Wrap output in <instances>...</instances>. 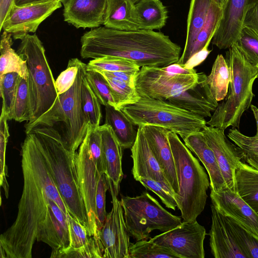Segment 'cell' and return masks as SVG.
Here are the masks:
<instances>
[{"instance_id":"1","label":"cell","mask_w":258,"mask_h":258,"mask_svg":"<svg viewBox=\"0 0 258 258\" xmlns=\"http://www.w3.org/2000/svg\"><path fill=\"white\" fill-rule=\"evenodd\" d=\"M24 179L22 196L13 224L0 236L1 258H31L38 226L50 200L69 213L46 167L35 133L26 134L21 145Z\"/></svg>"},{"instance_id":"2","label":"cell","mask_w":258,"mask_h":258,"mask_svg":"<svg viewBox=\"0 0 258 258\" xmlns=\"http://www.w3.org/2000/svg\"><path fill=\"white\" fill-rule=\"evenodd\" d=\"M83 58L111 56L134 62L140 67H165L177 63L181 47L167 35L153 30H118L100 26L81 38Z\"/></svg>"},{"instance_id":"3","label":"cell","mask_w":258,"mask_h":258,"mask_svg":"<svg viewBox=\"0 0 258 258\" xmlns=\"http://www.w3.org/2000/svg\"><path fill=\"white\" fill-rule=\"evenodd\" d=\"M31 131L35 134L48 172L68 212L88 231V217L75 164L76 152L66 148L59 134L52 127H38Z\"/></svg>"},{"instance_id":"4","label":"cell","mask_w":258,"mask_h":258,"mask_svg":"<svg viewBox=\"0 0 258 258\" xmlns=\"http://www.w3.org/2000/svg\"><path fill=\"white\" fill-rule=\"evenodd\" d=\"M86 66L81 61L76 80L71 88L58 95L51 108L36 120L25 124L26 134L33 128L52 127L59 134L66 148L76 152L85 138L89 125L83 111L81 99Z\"/></svg>"},{"instance_id":"5","label":"cell","mask_w":258,"mask_h":258,"mask_svg":"<svg viewBox=\"0 0 258 258\" xmlns=\"http://www.w3.org/2000/svg\"><path fill=\"white\" fill-rule=\"evenodd\" d=\"M167 137L179 186L178 192L174 196L177 208L183 222L195 221L204 210L210 182L203 167L178 135L169 131Z\"/></svg>"},{"instance_id":"6","label":"cell","mask_w":258,"mask_h":258,"mask_svg":"<svg viewBox=\"0 0 258 258\" xmlns=\"http://www.w3.org/2000/svg\"><path fill=\"white\" fill-rule=\"evenodd\" d=\"M225 59L230 74L228 96L207 122L210 126L224 130L230 126L239 128L243 112L251 104L252 86L258 78V69L247 61L234 43L226 51Z\"/></svg>"},{"instance_id":"7","label":"cell","mask_w":258,"mask_h":258,"mask_svg":"<svg viewBox=\"0 0 258 258\" xmlns=\"http://www.w3.org/2000/svg\"><path fill=\"white\" fill-rule=\"evenodd\" d=\"M17 52L26 60L31 117L26 124L33 123L49 110L57 96L51 70L43 43L36 34L19 36Z\"/></svg>"},{"instance_id":"8","label":"cell","mask_w":258,"mask_h":258,"mask_svg":"<svg viewBox=\"0 0 258 258\" xmlns=\"http://www.w3.org/2000/svg\"><path fill=\"white\" fill-rule=\"evenodd\" d=\"M135 125L165 128L184 139L206 126L204 117L179 108L167 100L141 96L135 103L121 109Z\"/></svg>"},{"instance_id":"9","label":"cell","mask_w":258,"mask_h":258,"mask_svg":"<svg viewBox=\"0 0 258 258\" xmlns=\"http://www.w3.org/2000/svg\"><path fill=\"white\" fill-rule=\"evenodd\" d=\"M120 202L130 235L136 241L151 238L153 230L166 232L182 223L180 217L165 210L146 191L135 197L121 196Z\"/></svg>"},{"instance_id":"10","label":"cell","mask_w":258,"mask_h":258,"mask_svg":"<svg viewBox=\"0 0 258 258\" xmlns=\"http://www.w3.org/2000/svg\"><path fill=\"white\" fill-rule=\"evenodd\" d=\"M204 73L177 74L164 67H142L135 78V87L140 96L166 100L197 85Z\"/></svg>"},{"instance_id":"11","label":"cell","mask_w":258,"mask_h":258,"mask_svg":"<svg viewBox=\"0 0 258 258\" xmlns=\"http://www.w3.org/2000/svg\"><path fill=\"white\" fill-rule=\"evenodd\" d=\"M112 208L107 214L99 231L98 240L103 258H128L130 233L127 228L120 201L117 199L111 181L108 178Z\"/></svg>"},{"instance_id":"12","label":"cell","mask_w":258,"mask_h":258,"mask_svg":"<svg viewBox=\"0 0 258 258\" xmlns=\"http://www.w3.org/2000/svg\"><path fill=\"white\" fill-rule=\"evenodd\" d=\"M205 227L196 220L182 222L176 228L154 236L151 239L170 249L180 258H204Z\"/></svg>"},{"instance_id":"13","label":"cell","mask_w":258,"mask_h":258,"mask_svg":"<svg viewBox=\"0 0 258 258\" xmlns=\"http://www.w3.org/2000/svg\"><path fill=\"white\" fill-rule=\"evenodd\" d=\"M75 164L78 182L88 221V234L98 239L96 224L95 196L99 174L89 150L85 136L76 152Z\"/></svg>"},{"instance_id":"14","label":"cell","mask_w":258,"mask_h":258,"mask_svg":"<svg viewBox=\"0 0 258 258\" xmlns=\"http://www.w3.org/2000/svg\"><path fill=\"white\" fill-rule=\"evenodd\" d=\"M59 1L18 6L14 5L5 20L1 30L11 33L15 39L35 33L40 24L55 10L62 7Z\"/></svg>"},{"instance_id":"15","label":"cell","mask_w":258,"mask_h":258,"mask_svg":"<svg viewBox=\"0 0 258 258\" xmlns=\"http://www.w3.org/2000/svg\"><path fill=\"white\" fill-rule=\"evenodd\" d=\"M201 131L215 154L226 186L236 192L235 172L243 159L242 151L230 142L224 130L206 125Z\"/></svg>"},{"instance_id":"16","label":"cell","mask_w":258,"mask_h":258,"mask_svg":"<svg viewBox=\"0 0 258 258\" xmlns=\"http://www.w3.org/2000/svg\"><path fill=\"white\" fill-rule=\"evenodd\" d=\"M258 0H228L222 9L219 26L212 39V43L220 49L229 48L240 34L247 11Z\"/></svg>"},{"instance_id":"17","label":"cell","mask_w":258,"mask_h":258,"mask_svg":"<svg viewBox=\"0 0 258 258\" xmlns=\"http://www.w3.org/2000/svg\"><path fill=\"white\" fill-rule=\"evenodd\" d=\"M210 197L220 213L234 219L258 238V214L236 192L226 187L218 192L211 190Z\"/></svg>"},{"instance_id":"18","label":"cell","mask_w":258,"mask_h":258,"mask_svg":"<svg viewBox=\"0 0 258 258\" xmlns=\"http://www.w3.org/2000/svg\"><path fill=\"white\" fill-rule=\"evenodd\" d=\"M36 240L46 243L52 250H66L70 247L67 215L52 200L44 219L38 224Z\"/></svg>"},{"instance_id":"19","label":"cell","mask_w":258,"mask_h":258,"mask_svg":"<svg viewBox=\"0 0 258 258\" xmlns=\"http://www.w3.org/2000/svg\"><path fill=\"white\" fill-rule=\"evenodd\" d=\"M142 126L144 135L155 158L175 195L177 194L179 186L176 169L167 137L169 131L165 128L154 125H147Z\"/></svg>"},{"instance_id":"20","label":"cell","mask_w":258,"mask_h":258,"mask_svg":"<svg viewBox=\"0 0 258 258\" xmlns=\"http://www.w3.org/2000/svg\"><path fill=\"white\" fill-rule=\"evenodd\" d=\"M131 149L134 179L137 181L140 178L152 179L165 184L173 191L150 147L142 126H138L136 140Z\"/></svg>"},{"instance_id":"21","label":"cell","mask_w":258,"mask_h":258,"mask_svg":"<svg viewBox=\"0 0 258 258\" xmlns=\"http://www.w3.org/2000/svg\"><path fill=\"white\" fill-rule=\"evenodd\" d=\"M107 0H70L64 7V21L77 28L103 25Z\"/></svg>"},{"instance_id":"22","label":"cell","mask_w":258,"mask_h":258,"mask_svg":"<svg viewBox=\"0 0 258 258\" xmlns=\"http://www.w3.org/2000/svg\"><path fill=\"white\" fill-rule=\"evenodd\" d=\"M206 78L205 74L197 85L166 100L179 108L204 118L211 117V112H214L219 103L206 82Z\"/></svg>"},{"instance_id":"23","label":"cell","mask_w":258,"mask_h":258,"mask_svg":"<svg viewBox=\"0 0 258 258\" xmlns=\"http://www.w3.org/2000/svg\"><path fill=\"white\" fill-rule=\"evenodd\" d=\"M212 211L211 227L208 235L212 254L215 258H247L242 252L223 215L213 205Z\"/></svg>"},{"instance_id":"24","label":"cell","mask_w":258,"mask_h":258,"mask_svg":"<svg viewBox=\"0 0 258 258\" xmlns=\"http://www.w3.org/2000/svg\"><path fill=\"white\" fill-rule=\"evenodd\" d=\"M183 140L185 145L205 166L209 175L211 190L218 192L227 187L215 154L202 131L192 133Z\"/></svg>"},{"instance_id":"25","label":"cell","mask_w":258,"mask_h":258,"mask_svg":"<svg viewBox=\"0 0 258 258\" xmlns=\"http://www.w3.org/2000/svg\"><path fill=\"white\" fill-rule=\"evenodd\" d=\"M99 127L106 168L105 173L118 195L123 176L121 162L123 149L110 125L104 123Z\"/></svg>"},{"instance_id":"26","label":"cell","mask_w":258,"mask_h":258,"mask_svg":"<svg viewBox=\"0 0 258 258\" xmlns=\"http://www.w3.org/2000/svg\"><path fill=\"white\" fill-rule=\"evenodd\" d=\"M103 25L118 30L140 29L135 4L131 0H107Z\"/></svg>"},{"instance_id":"27","label":"cell","mask_w":258,"mask_h":258,"mask_svg":"<svg viewBox=\"0 0 258 258\" xmlns=\"http://www.w3.org/2000/svg\"><path fill=\"white\" fill-rule=\"evenodd\" d=\"M212 0H191L187 20L184 48L177 63L183 66L190 59V52L201 29L204 27Z\"/></svg>"},{"instance_id":"28","label":"cell","mask_w":258,"mask_h":258,"mask_svg":"<svg viewBox=\"0 0 258 258\" xmlns=\"http://www.w3.org/2000/svg\"><path fill=\"white\" fill-rule=\"evenodd\" d=\"M236 192L258 214V170L242 161L235 172Z\"/></svg>"},{"instance_id":"29","label":"cell","mask_w":258,"mask_h":258,"mask_svg":"<svg viewBox=\"0 0 258 258\" xmlns=\"http://www.w3.org/2000/svg\"><path fill=\"white\" fill-rule=\"evenodd\" d=\"M105 107L104 123L111 126L123 150L131 148L137 136L135 125L121 110L110 105Z\"/></svg>"},{"instance_id":"30","label":"cell","mask_w":258,"mask_h":258,"mask_svg":"<svg viewBox=\"0 0 258 258\" xmlns=\"http://www.w3.org/2000/svg\"><path fill=\"white\" fill-rule=\"evenodd\" d=\"M135 7L140 29L153 30L165 26L167 10L160 0H141Z\"/></svg>"},{"instance_id":"31","label":"cell","mask_w":258,"mask_h":258,"mask_svg":"<svg viewBox=\"0 0 258 258\" xmlns=\"http://www.w3.org/2000/svg\"><path fill=\"white\" fill-rule=\"evenodd\" d=\"M12 34L4 31L0 43V76L16 72L21 77L27 80L28 70L26 61L12 47Z\"/></svg>"},{"instance_id":"32","label":"cell","mask_w":258,"mask_h":258,"mask_svg":"<svg viewBox=\"0 0 258 258\" xmlns=\"http://www.w3.org/2000/svg\"><path fill=\"white\" fill-rule=\"evenodd\" d=\"M206 82L217 101L225 99L228 92L230 74L226 59L222 54L217 55Z\"/></svg>"},{"instance_id":"33","label":"cell","mask_w":258,"mask_h":258,"mask_svg":"<svg viewBox=\"0 0 258 258\" xmlns=\"http://www.w3.org/2000/svg\"><path fill=\"white\" fill-rule=\"evenodd\" d=\"M100 73L105 77L109 85L116 109L121 110L124 106L139 101L141 96L134 86L110 72Z\"/></svg>"},{"instance_id":"34","label":"cell","mask_w":258,"mask_h":258,"mask_svg":"<svg viewBox=\"0 0 258 258\" xmlns=\"http://www.w3.org/2000/svg\"><path fill=\"white\" fill-rule=\"evenodd\" d=\"M222 15V9L212 0L206 23L193 45L190 58L205 47H208L219 26Z\"/></svg>"},{"instance_id":"35","label":"cell","mask_w":258,"mask_h":258,"mask_svg":"<svg viewBox=\"0 0 258 258\" xmlns=\"http://www.w3.org/2000/svg\"><path fill=\"white\" fill-rule=\"evenodd\" d=\"M223 217L246 257L258 258V238L234 219L224 215Z\"/></svg>"},{"instance_id":"36","label":"cell","mask_w":258,"mask_h":258,"mask_svg":"<svg viewBox=\"0 0 258 258\" xmlns=\"http://www.w3.org/2000/svg\"><path fill=\"white\" fill-rule=\"evenodd\" d=\"M180 258L170 249L153 241L143 239L131 243L128 249V258Z\"/></svg>"},{"instance_id":"37","label":"cell","mask_w":258,"mask_h":258,"mask_svg":"<svg viewBox=\"0 0 258 258\" xmlns=\"http://www.w3.org/2000/svg\"><path fill=\"white\" fill-rule=\"evenodd\" d=\"M140 67L134 62L121 57L105 56L91 60L86 66L87 70L97 72H133L138 73Z\"/></svg>"},{"instance_id":"38","label":"cell","mask_w":258,"mask_h":258,"mask_svg":"<svg viewBox=\"0 0 258 258\" xmlns=\"http://www.w3.org/2000/svg\"><path fill=\"white\" fill-rule=\"evenodd\" d=\"M81 99L82 109L87 122L94 127L100 126L102 118L101 104L88 84L85 76L83 80Z\"/></svg>"},{"instance_id":"39","label":"cell","mask_w":258,"mask_h":258,"mask_svg":"<svg viewBox=\"0 0 258 258\" xmlns=\"http://www.w3.org/2000/svg\"><path fill=\"white\" fill-rule=\"evenodd\" d=\"M20 76L16 72L9 73L0 76V95L2 98V108L8 120L12 119V113Z\"/></svg>"},{"instance_id":"40","label":"cell","mask_w":258,"mask_h":258,"mask_svg":"<svg viewBox=\"0 0 258 258\" xmlns=\"http://www.w3.org/2000/svg\"><path fill=\"white\" fill-rule=\"evenodd\" d=\"M234 44L247 61L258 69V35L243 27Z\"/></svg>"},{"instance_id":"41","label":"cell","mask_w":258,"mask_h":258,"mask_svg":"<svg viewBox=\"0 0 258 258\" xmlns=\"http://www.w3.org/2000/svg\"><path fill=\"white\" fill-rule=\"evenodd\" d=\"M86 79L101 104L115 108L109 85L103 75L94 70H87Z\"/></svg>"},{"instance_id":"42","label":"cell","mask_w":258,"mask_h":258,"mask_svg":"<svg viewBox=\"0 0 258 258\" xmlns=\"http://www.w3.org/2000/svg\"><path fill=\"white\" fill-rule=\"evenodd\" d=\"M31 113L28 90L26 80L20 77L14 105L12 113V119L18 122L26 121L29 122L31 119Z\"/></svg>"},{"instance_id":"43","label":"cell","mask_w":258,"mask_h":258,"mask_svg":"<svg viewBox=\"0 0 258 258\" xmlns=\"http://www.w3.org/2000/svg\"><path fill=\"white\" fill-rule=\"evenodd\" d=\"M86 137L89 150L99 174L106 173V168L99 126L94 127L89 124Z\"/></svg>"},{"instance_id":"44","label":"cell","mask_w":258,"mask_h":258,"mask_svg":"<svg viewBox=\"0 0 258 258\" xmlns=\"http://www.w3.org/2000/svg\"><path fill=\"white\" fill-rule=\"evenodd\" d=\"M50 257L55 258H103L99 241L91 236L89 242L78 248L66 250H52Z\"/></svg>"},{"instance_id":"45","label":"cell","mask_w":258,"mask_h":258,"mask_svg":"<svg viewBox=\"0 0 258 258\" xmlns=\"http://www.w3.org/2000/svg\"><path fill=\"white\" fill-rule=\"evenodd\" d=\"M109 189L105 173L99 174L95 196L96 224L98 231L103 227L107 216L105 210L106 192Z\"/></svg>"},{"instance_id":"46","label":"cell","mask_w":258,"mask_h":258,"mask_svg":"<svg viewBox=\"0 0 258 258\" xmlns=\"http://www.w3.org/2000/svg\"><path fill=\"white\" fill-rule=\"evenodd\" d=\"M139 181L146 189L156 194L165 206L175 210L177 204L173 192L165 184L150 178H140Z\"/></svg>"},{"instance_id":"47","label":"cell","mask_w":258,"mask_h":258,"mask_svg":"<svg viewBox=\"0 0 258 258\" xmlns=\"http://www.w3.org/2000/svg\"><path fill=\"white\" fill-rule=\"evenodd\" d=\"M81 61L77 58L69 60L67 69L59 74L55 82L58 95L66 92L73 86L76 80Z\"/></svg>"},{"instance_id":"48","label":"cell","mask_w":258,"mask_h":258,"mask_svg":"<svg viewBox=\"0 0 258 258\" xmlns=\"http://www.w3.org/2000/svg\"><path fill=\"white\" fill-rule=\"evenodd\" d=\"M67 216L71 241L70 248H78L86 245L91 237L86 228L69 213Z\"/></svg>"},{"instance_id":"49","label":"cell","mask_w":258,"mask_h":258,"mask_svg":"<svg viewBox=\"0 0 258 258\" xmlns=\"http://www.w3.org/2000/svg\"><path fill=\"white\" fill-rule=\"evenodd\" d=\"M227 137L244 154L258 153V135L253 137L247 136L233 127L229 130Z\"/></svg>"},{"instance_id":"50","label":"cell","mask_w":258,"mask_h":258,"mask_svg":"<svg viewBox=\"0 0 258 258\" xmlns=\"http://www.w3.org/2000/svg\"><path fill=\"white\" fill-rule=\"evenodd\" d=\"M243 27L251 29L258 35V2L247 11Z\"/></svg>"},{"instance_id":"51","label":"cell","mask_w":258,"mask_h":258,"mask_svg":"<svg viewBox=\"0 0 258 258\" xmlns=\"http://www.w3.org/2000/svg\"><path fill=\"white\" fill-rule=\"evenodd\" d=\"M211 50L208 47H205L202 50L192 56L183 66L185 68L191 69L201 63L210 53Z\"/></svg>"},{"instance_id":"52","label":"cell","mask_w":258,"mask_h":258,"mask_svg":"<svg viewBox=\"0 0 258 258\" xmlns=\"http://www.w3.org/2000/svg\"><path fill=\"white\" fill-rule=\"evenodd\" d=\"M14 5L15 0H0V28Z\"/></svg>"},{"instance_id":"53","label":"cell","mask_w":258,"mask_h":258,"mask_svg":"<svg viewBox=\"0 0 258 258\" xmlns=\"http://www.w3.org/2000/svg\"><path fill=\"white\" fill-rule=\"evenodd\" d=\"M110 73L135 87V78L138 73L133 72H116Z\"/></svg>"},{"instance_id":"54","label":"cell","mask_w":258,"mask_h":258,"mask_svg":"<svg viewBox=\"0 0 258 258\" xmlns=\"http://www.w3.org/2000/svg\"><path fill=\"white\" fill-rule=\"evenodd\" d=\"M55 0H15V5L18 6L27 5L32 4H36L44 3ZM61 2L64 7H65L70 0H57Z\"/></svg>"},{"instance_id":"55","label":"cell","mask_w":258,"mask_h":258,"mask_svg":"<svg viewBox=\"0 0 258 258\" xmlns=\"http://www.w3.org/2000/svg\"><path fill=\"white\" fill-rule=\"evenodd\" d=\"M243 159L248 164L258 170V155L253 153L244 154Z\"/></svg>"},{"instance_id":"56","label":"cell","mask_w":258,"mask_h":258,"mask_svg":"<svg viewBox=\"0 0 258 258\" xmlns=\"http://www.w3.org/2000/svg\"><path fill=\"white\" fill-rule=\"evenodd\" d=\"M251 110H252L256 123V134L258 135V108L254 105L251 104L250 106Z\"/></svg>"},{"instance_id":"57","label":"cell","mask_w":258,"mask_h":258,"mask_svg":"<svg viewBox=\"0 0 258 258\" xmlns=\"http://www.w3.org/2000/svg\"><path fill=\"white\" fill-rule=\"evenodd\" d=\"M220 8L223 9L226 6L228 0H213Z\"/></svg>"},{"instance_id":"58","label":"cell","mask_w":258,"mask_h":258,"mask_svg":"<svg viewBox=\"0 0 258 258\" xmlns=\"http://www.w3.org/2000/svg\"><path fill=\"white\" fill-rule=\"evenodd\" d=\"M135 4H137V3H138L139 1H140L141 0H131Z\"/></svg>"},{"instance_id":"59","label":"cell","mask_w":258,"mask_h":258,"mask_svg":"<svg viewBox=\"0 0 258 258\" xmlns=\"http://www.w3.org/2000/svg\"><path fill=\"white\" fill-rule=\"evenodd\" d=\"M256 154L258 155V153H256Z\"/></svg>"}]
</instances>
